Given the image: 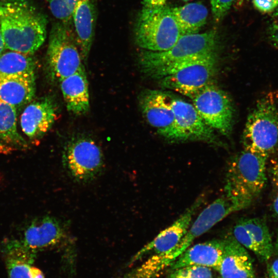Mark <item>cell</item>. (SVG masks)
Returning <instances> with one entry per match:
<instances>
[{"label": "cell", "mask_w": 278, "mask_h": 278, "mask_svg": "<svg viewBox=\"0 0 278 278\" xmlns=\"http://www.w3.org/2000/svg\"><path fill=\"white\" fill-rule=\"evenodd\" d=\"M0 23L10 50L33 55L46 38L47 18L30 0H1Z\"/></svg>", "instance_id": "cell-1"}, {"label": "cell", "mask_w": 278, "mask_h": 278, "mask_svg": "<svg viewBox=\"0 0 278 278\" xmlns=\"http://www.w3.org/2000/svg\"><path fill=\"white\" fill-rule=\"evenodd\" d=\"M267 159L245 149L232 158L227 167L224 193L244 208L249 206L266 185Z\"/></svg>", "instance_id": "cell-2"}, {"label": "cell", "mask_w": 278, "mask_h": 278, "mask_svg": "<svg viewBox=\"0 0 278 278\" xmlns=\"http://www.w3.org/2000/svg\"><path fill=\"white\" fill-rule=\"evenodd\" d=\"M218 43L217 33L214 30L183 35L168 50L152 51L143 49L139 54L138 62L145 74L160 79L166 71L186 60L216 51Z\"/></svg>", "instance_id": "cell-3"}, {"label": "cell", "mask_w": 278, "mask_h": 278, "mask_svg": "<svg viewBox=\"0 0 278 278\" xmlns=\"http://www.w3.org/2000/svg\"><path fill=\"white\" fill-rule=\"evenodd\" d=\"M244 149L267 158L278 143V101L272 92L261 97L248 115L242 134Z\"/></svg>", "instance_id": "cell-4"}, {"label": "cell", "mask_w": 278, "mask_h": 278, "mask_svg": "<svg viewBox=\"0 0 278 278\" xmlns=\"http://www.w3.org/2000/svg\"><path fill=\"white\" fill-rule=\"evenodd\" d=\"M135 41L143 49L162 51L172 47L182 36L172 12L167 6L142 8L134 29Z\"/></svg>", "instance_id": "cell-5"}, {"label": "cell", "mask_w": 278, "mask_h": 278, "mask_svg": "<svg viewBox=\"0 0 278 278\" xmlns=\"http://www.w3.org/2000/svg\"><path fill=\"white\" fill-rule=\"evenodd\" d=\"M217 60L214 51L186 60L165 72L160 79L161 85L188 97L213 81Z\"/></svg>", "instance_id": "cell-6"}, {"label": "cell", "mask_w": 278, "mask_h": 278, "mask_svg": "<svg viewBox=\"0 0 278 278\" xmlns=\"http://www.w3.org/2000/svg\"><path fill=\"white\" fill-rule=\"evenodd\" d=\"M46 61L51 78L59 82L84 67L71 25L59 21L53 24Z\"/></svg>", "instance_id": "cell-7"}, {"label": "cell", "mask_w": 278, "mask_h": 278, "mask_svg": "<svg viewBox=\"0 0 278 278\" xmlns=\"http://www.w3.org/2000/svg\"><path fill=\"white\" fill-rule=\"evenodd\" d=\"M204 122L228 136L232 129L234 109L227 93L212 81L188 97Z\"/></svg>", "instance_id": "cell-8"}, {"label": "cell", "mask_w": 278, "mask_h": 278, "mask_svg": "<svg viewBox=\"0 0 278 278\" xmlns=\"http://www.w3.org/2000/svg\"><path fill=\"white\" fill-rule=\"evenodd\" d=\"M62 160L70 176L78 182L90 181L103 169L100 148L93 140L85 136L74 137L67 143Z\"/></svg>", "instance_id": "cell-9"}, {"label": "cell", "mask_w": 278, "mask_h": 278, "mask_svg": "<svg viewBox=\"0 0 278 278\" xmlns=\"http://www.w3.org/2000/svg\"><path fill=\"white\" fill-rule=\"evenodd\" d=\"M175 114L172 142L201 141L216 145L219 143L214 129L200 116L192 103L172 95Z\"/></svg>", "instance_id": "cell-10"}, {"label": "cell", "mask_w": 278, "mask_h": 278, "mask_svg": "<svg viewBox=\"0 0 278 278\" xmlns=\"http://www.w3.org/2000/svg\"><path fill=\"white\" fill-rule=\"evenodd\" d=\"M237 200L225 193L217 198L199 215L178 245L168 252L175 260L197 237L203 234L231 213L244 209Z\"/></svg>", "instance_id": "cell-11"}, {"label": "cell", "mask_w": 278, "mask_h": 278, "mask_svg": "<svg viewBox=\"0 0 278 278\" xmlns=\"http://www.w3.org/2000/svg\"><path fill=\"white\" fill-rule=\"evenodd\" d=\"M172 95L158 90H146L139 97L141 110L147 121L158 134L170 141L175 123Z\"/></svg>", "instance_id": "cell-12"}, {"label": "cell", "mask_w": 278, "mask_h": 278, "mask_svg": "<svg viewBox=\"0 0 278 278\" xmlns=\"http://www.w3.org/2000/svg\"><path fill=\"white\" fill-rule=\"evenodd\" d=\"M233 236L245 248L252 251L259 260L267 262L274 251L268 227L264 218H241L235 224Z\"/></svg>", "instance_id": "cell-13"}, {"label": "cell", "mask_w": 278, "mask_h": 278, "mask_svg": "<svg viewBox=\"0 0 278 278\" xmlns=\"http://www.w3.org/2000/svg\"><path fill=\"white\" fill-rule=\"evenodd\" d=\"M203 199L202 195L197 198L176 221L142 248L133 256L129 264L132 265L151 251L155 254H159L168 252L175 248L186 233L193 217L203 203Z\"/></svg>", "instance_id": "cell-14"}, {"label": "cell", "mask_w": 278, "mask_h": 278, "mask_svg": "<svg viewBox=\"0 0 278 278\" xmlns=\"http://www.w3.org/2000/svg\"><path fill=\"white\" fill-rule=\"evenodd\" d=\"M96 19L95 0L77 1L72 18L71 28L84 64H86L93 42Z\"/></svg>", "instance_id": "cell-15"}, {"label": "cell", "mask_w": 278, "mask_h": 278, "mask_svg": "<svg viewBox=\"0 0 278 278\" xmlns=\"http://www.w3.org/2000/svg\"><path fill=\"white\" fill-rule=\"evenodd\" d=\"M53 101L47 97L29 103L21 117L22 130L30 140L44 135L51 127L56 116Z\"/></svg>", "instance_id": "cell-16"}, {"label": "cell", "mask_w": 278, "mask_h": 278, "mask_svg": "<svg viewBox=\"0 0 278 278\" xmlns=\"http://www.w3.org/2000/svg\"><path fill=\"white\" fill-rule=\"evenodd\" d=\"M225 244L218 271L222 278H257L250 255L242 245L231 235Z\"/></svg>", "instance_id": "cell-17"}, {"label": "cell", "mask_w": 278, "mask_h": 278, "mask_svg": "<svg viewBox=\"0 0 278 278\" xmlns=\"http://www.w3.org/2000/svg\"><path fill=\"white\" fill-rule=\"evenodd\" d=\"M64 232L60 223L49 216L32 220L23 231V243L30 249L38 250L54 246L63 238Z\"/></svg>", "instance_id": "cell-18"}, {"label": "cell", "mask_w": 278, "mask_h": 278, "mask_svg": "<svg viewBox=\"0 0 278 278\" xmlns=\"http://www.w3.org/2000/svg\"><path fill=\"white\" fill-rule=\"evenodd\" d=\"M224 239H215L188 248L170 265L171 270L182 267L197 265L218 271L221 264Z\"/></svg>", "instance_id": "cell-19"}, {"label": "cell", "mask_w": 278, "mask_h": 278, "mask_svg": "<svg viewBox=\"0 0 278 278\" xmlns=\"http://www.w3.org/2000/svg\"><path fill=\"white\" fill-rule=\"evenodd\" d=\"M60 88L67 110L81 115L90 108L89 83L84 67L60 82Z\"/></svg>", "instance_id": "cell-20"}, {"label": "cell", "mask_w": 278, "mask_h": 278, "mask_svg": "<svg viewBox=\"0 0 278 278\" xmlns=\"http://www.w3.org/2000/svg\"><path fill=\"white\" fill-rule=\"evenodd\" d=\"M9 278H30L29 269L37 252L26 246L22 240L9 239L2 246Z\"/></svg>", "instance_id": "cell-21"}, {"label": "cell", "mask_w": 278, "mask_h": 278, "mask_svg": "<svg viewBox=\"0 0 278 278\" xmlns=\"http://www.w3.org/2000/svg\"><path fill=\"white\" fill-rule=\"evenodd\" d=\"M36 91L35 76L0 77V100L15 108L30 102Z\"/></svg>", "instance_id": "cell-22"}, {"label": "cell", "mask_w": 278, "mask_h": 278, "mask_svg": "<svg viewBox=\"0 0 278 278\" xmlns=\"http://www.w3.org/2000/svg\"><path fill=\"white\" fill-rule=\"evenodd\" d=\"M16 108L0 100V151L10 152L28 147L19 134L16 125Z\"/></svg>", "instance_id": "cell-23"}, {"label": "cell", "mask_w": 278, "mask_h": 278, "mask_svg": "<svg viewBox=\"0 0 278 278\" xmlns=\"http://www.w3.org/2000/svg\"><path fill=\"white\" fill-rule=\"evenodd\" d=\"M172 12L182 36L198 33L208 15L207 8L199 2L172 8Z\"/></svg>", "instance_id": "cell-24"}, {"label": "cell", "mask_w": 278, "mask_h": 278, "mask_svg": "<svg viewBox=\"0 0 278 278\" xmlns=\"http://www.w3.org/2000/svg\"><path fill=\"white\" fill-rule=\"evenodd\" d=\"M36 62L32 55L9 50L0 55V77L35 76Z\"/></svg>", "instance_id": "cell-25"}, {"label": "cell", "mask_w": 278, "mask_h": 278, "mask_svg": "<svg viewBox=\"0 0 278 278\" xmlns=\"http://www.w3.org/2000/svg\"><path fill=\"white\" fill-rule=\"evenodd\" d=\"M78 0H47L53 15L63 24L71 25L72 18Z\"/></svg>", "instance_id": "cell-26"}, {"label": "cell", "mask_w": 278, "mask_h": 278, "mask_svg": "<svg viewBox=\"0 0 278 278\" xmlns=\"http://www.w3.org/2000/svg\"><path fill=\"white\" fill-rule=\"evenodd\" d=\"M168 278H213L211 268L190 265L171 270Z\"/></svg>", "instance_id": "cell-27"}, {"label": "cell", "mask_w": 278, "mask_h": 278, "mask_svg": "<svg viewBox=\"0 0 278 278\" xmlns=\"http://www.w3.org/2000/svg\"><path fill=\"white\" fill-rule=\"evenodd\" d=\"M234 0H210L211 9L214 20L221 21L225 16Z\"/></svg>", "instance_id": "cell-28"}, {"label": "cell", "mask_w": 278, "mask_h": 278, "mask_svg": "<svg viewBox=\"0 0 278 278\" xmlns=\"http://www.w3.org/2000/svg\"><path fill=\"white\" fill-rule=\"evenodd\" d=\"M255 8L260 12H273L278 8V0H251Z\"/></svg>", "instance_id": "cell-29"}, {"label": "cell", "mask_w": 278, "mask_h": 278, "mask_svg": "<svg viewBox=\"0 0 278 278\" xmlns=\"http://www.w3.org/2000/svg\"><path fill=\"white\" fill-rule=\"evenodd\" d=\"M274 12L268 27V37L272 44L278 49V8Z\"/></svg>", "instance_id": "cell-30"}, {"label": "cell", "mask_w": 278, "mask_h": 278, "mask_svg": "<svg viewBox=\"0 0 278 278\" xmlns=\"http://www.w3.org/2000/svg\"><path fill=\"white\" fill-rule=\"evenodd\" d=\"M272 182L275 190L273 210L275 214L278 216V158L272 168Z\"/></svg>", "instance_id": "cell-31"}, {"label": "cell", "mask_w": 278, "mask_h": 278, "mask_svg": "<svg viewBox=\"0 0 278 278\" xmlns=\"http://www.w3.org/2000/svg\"><path fill=\"white\" fill-rule=\"evenodd\" d=\"M167 0H142V8L156 9L166 6Z\"/></svg>", "instance_id": "cell-32"}, {"label": "cell", "mask_w": 278, "mask_h": 278, "mask_svg": "<svg viewBox=\"0 0 278 278\" xmlns=\"http://www.w3.org/2000/svg\"><path fill=\"white\" fill-rule=\"evenodd\" d=\"M267 278H278V258L267 266Z\"/></svg>", "instance_id": "cell-33"}, {"label": "cell", "mask_w": 278, "mask_h": 278, "mask_svg": "<svg viewBox=\"0 0 278 278\" xmlns=\"http://www.w3.org/2000/svg\"><path fill=\"white\" fill-rule=\"evenodd\" d=\"M29 275L30 278H44L42 271L40 269L32 266L29 269Z\"/></svg>", "instance_id": "cell-34"}, {"label": "cell", "mask_w": 278, "mask_h": 278, "mask_svg": "<svg viewBox=\"0 0 278 278\" xmlns=\"http://www.w3.org/2000/svg\"><path fill=\"white\" fill-rule=\"evenodd\" d=\"M6 49L4 43V41L3 38V36L1 31V23H0V55L3 53L4 50Z\"/></svg>", "instance_id": "cell-35"}, {"label": "cell", "mask_w": 278, "mask_h": 278, "mask_svg": "<svg viewBox=\"0 0 278 278\" xmlns=\"http://www.w3.org/2000/svg\"><path fill=\"white\" fill-rule=\"evenodd\" d=\"M274 250L276 252V253L278 254V233L276 236V238L275 241V243L273 246Z\"/></svg>", "instance_id": "cell-36"}, {"label": "cell", "mask_w": 278, "mask_h": 278, "mask_svg": "<svg viewBox=\"0 0 278 278\" xmlns=\"http://www.w3.org/2000/svg\"><path fill=\"white\" fill-rule=\"evenodd\" d=\"M183 1H189V0H183Z\"/></svg>", "instance_id": "cell-37"}]
</instances>
